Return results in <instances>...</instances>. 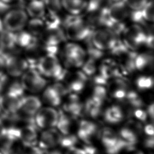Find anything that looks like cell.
Wrapping results in <instances>:
<instances>
[{
	"label": "cell",
	"mask_w": 154,
	"mask_h": 154,
	"mask_svg": "<svg viewBox=\"0 0 154 154\" xmlns=\"http://www.w3.org/2000/svg\"><path fill=\"white\" fill-rule=\"evenodd\" d=\"M154 107H153V103H151L147 107V109L146 110V112L147 114V116L149 117V118L153 120V115H154Z\"/></svg>",
	"instance_id": "f907efd6"
},
{
	"label": "cell",
	"mask_w": 154,
	"mask_h": 154,
	"mask_svg": "<svg viewBox=\"0 0 154 154\" xmlns=\"http://www.w3.org/2000/svg\"><path fill=\"white\" fill-rule=\"evenodd\" d=\"M26 1H32V0H26Z\"/></svg>",
	"instance_id": "91938a15"
},
{
	"label": "cell",
	"mask_w": 154,
	"mask_h": 154,
	"mask_svg": "<svg viewBox=\"0 0 154 154\" xmlns=\"http://www.w3.org/2000/svg\"><path fill=\"white\" fill-rule=\"evenodd\" d=\"M26 26H27V31L36 37H40L45 29L44 22L41 18H32L28 21Z\"/></svg>",
	"instance_id": "f1b7e54d"
},
{
	"label": "cell",
	"mask_w": 154,
	"mask_h": 154,
	"mask_svg": "<svg viewBox=\"0 0 154 154\" xmlns=\"http://www.w3.org/2000/svg\"><path fill=\"white\" fill-rule=\"evenodd\" d=\"M104 0H87V7L85 12L87 14L93 13L102 7Z\"/></svg>",
	"instance_id": "ab89813d"
},
{
	"label": "cell",
	"mask_w": 154,
	"mask_h": 154,
	"mask_svg": "<svg viewBox=\"0 0 154 154\" xmlns=\"http://www.w3.org/2000/svg\"><path fill=\"white\" fill-rule=\"evenodd\" d=\"M20 77V81L24 90L31 93L41 91L46 85V81L34 67H29Z\"/></svg>",
	"instance_id": "5b68a950"
},
{
	"label": "cell",
	"mask_w": 154,
	"mask_h": 154,
	"mask_svg": "<svg viewBox=\"0 0 154 154\" xmlns=\"http://www.w3.org/2000/svg\"><path fill=\"white\" fill-rule=\"evenodd\" d=\"M16 134L25 147L35 146L37 140V127L34 125L26 124L22 127L16 126Z\"/></svg>",
	"instance_id": "5bb4252c"
},
{
	"label": "cell",
	"mask_w": 154,
	"mask_h": 154,
	"mask_svg": "<svg viewBox=\"0 0 154 154\" xmlns=\"http://www.w3.org/2000/svg\"><path fill=\"white\" fill-rule=\"evenodd\" d=\"M109 17L112 22H121L129 17L130 11L124 2L111 4L107 7Z\"/></svg>",
	"instance_id": "d6986e66"
},
{
	"label": "cell",
	"mask_w": 154,
	"mask_h": 154,
	"mask_svg": "<svg viewBox=\"0 0 154 154\" xmlns=\"http://www.w3.org/2000/svg\"><path fill=\"white\" fill-rule=\"evenodd\" d=\"M0 154H2V153L0 152Z\"/></svg>",
	"instance_id": "94428289"
},
{
	"label": "cell",
	"mask_w": 154,
	"mask_h": 154,
	"mask_svg": "<svg viewBox=\"0 0 154 154\" xmlns=\"http://www.w3.org/2000/svg\"><path fill=\"white\" fill-rule=\"evenodd\" d=\"M129 17H130L131 20L135 24L138 25H144L146 22L143 18L141 10L140 11H132L131 10L129 13Z\"/></svg>",
	"instance_id": "7bdbcfd3"
},
{
	"label": "cell",
	"mask_w": 154,
	"mask_h": 154,
	"mask_svg": "<svg viewBox=\"0 0 154 154\" xmlns=\"http://www.w3.org/2000/svg\"><path fill=\"white\" fill-rule=\"evenodd\" d=\"M101 106L94 101L91 97L88 99L84 105H83L84 113L91 118L96 119L100 114Z\"/></svg>",
	"instance_id": "f546056e"
},
{
	"label": "cell",
	"mask_w": 154,
	"mask_h": 154,
	"mask_svg": "<svg viewBox=\"0 0 154 154\" xmlns=\"http://www.w3.org/2000/svg\"><path fill=\"white\" fill-rule=\"evenodd\" d=\"M5 74V58L0 55V77Z\"/></svg>",
	"instance_id": "681fc988"
},
{
	"label": "cell",
	"mask_w": 154,
	"mask_h": 154,
	"mask_svg": "<svg viewBox=\"0 0 154 154\" xmlns=\"http://www.w3.org/2000/svg\"><path fill=\"white\" fill-rule=\"evenodd\" d=\"M10 7V5L4 4L2 2H0V14L6 12L8 10H9Z\"/></svg>",
	"instance_id": "816d5d0a"
},
{
	"label": "cell",
	"mask_w": 154,
	"mask_h": 154,
	"mask_svg": "<svg viewBox=\"0 0 154 154\" xmlns=\"http://www.w3.org/2000/svg\"><path fill=\"white\" fill-rule=\"evenodd\" d=\"M88 41V48H87V54L89 55V58L97 60L101 58L103 55V51H101L95 48L91 43L89 37L87 38ZM86 39V40H87Z\"/></svg>",
	"instance_id": "60d3db41"
},
{
	"label": "cell",
	"mask_w": 154,
	"mask_h": 154,
	"mask_svg": "<svg viewBox=\"0 0 154 154\" xmlns=\"http://www.w3.org/2000/svg\"><path fill=\"white\" fill-rule=\"evenodd\" d=\"M153 136H148L144 141V145L147 148L152 149L153 147Z\"/></svg>",
	"instance_id": "bcb514c9"
},
{
	"label": "cell",
	"mask_w": 154,
	"mask_h": 154,
	"mask_svg": "<svg viewBox=\"0 0 154 154\" xmlns=\"http://www.w3.org/2000/svg\"><path fill=\"white\" fill-rule=\"evenodd\" d=\"M148 0H124L128 8L132 11H140L147 4Z\"/></svg>",
	"instance_id": "f35d334b"
},
{
	"label": "cell",
	"mask_w": 154,
	"mask_h": 154,
	"mask_svg": "<svg viewBox=\"0 0 154 154\" xmlns=\"http://www.w3.org/2000/svg\"><path fill=\"white\" fill-rule=\"evenodd\" d=\"M63 108L65 112L69 114L72 118L78 117L84 113L83 104L80 102L78 95L75 93L69 94Z\"/></svg>",
	"instance_id": "44dd1931"
},
{
	"label": "cell",
	"mask_w": 154,
	"mask_h": 154,
	"mask_svg": "<svg viewBox=\"0 0 154 154\" xmlns=\"http://www.w3.org/2000/svg\"><path fill=\"white\" fill-rule=\"evenodd\" d=\"M4 29V26H3L2 17H0V32H1Z\"/></svg>",
	"instance_id": "9f6ffc18"
},
{
	"label": "cell",
	"mask_w": 154,
	"mask_h": 154,
	"mask_svg": "<svg viewBox=\"0 0 154 154\" xmlns=\"http://www.w3.org/2000/svg\"><path fill=\"white\" fill-rule=\"evenodd\" d=\"M87 79V76L82 71H78L70 75L66 83L69 91L75 94L81 92L84 88Z\"/></svg>",
	"instance_id": "7402d4cb"
},
{
	"label": "cell",
	"mask_w": 154,
	"mask_h": 154,
	"mask_svg": "<svg viewBox=\"0 0 154 154\" xmlns=\"http://www.w3.org/2000/svg\"><path fill=\"white\" fill-rule=\"evenodd\" d=\"M61 137V134L58 130L53 128L48 129L40 135L38 141L39 147L43 150L53 148L60 144Z\"/></svg>",
	"instance_id": "ac0fdd59"
},
{
	"label": "cell",
	"mask_w": 154,
	"mask_h": 154,
	"mask_svg": "<svg viewBox=\"0 0 154 154\" xmlns=\"http://www.w3.org/2000/svg\"><path fill=\"white\" fill-rule=\"evenodd\" d=\"M46 11L42 0L29 1L26 5V13L31 18H42Z\"/></svg>",
	"instance_id": "d4e9b609"
},
{
	"label": "cell",
	"mask_w": 154,
	"mask_h": 154,
	"mask_svg": "<svg viewBox=\"0 0 154 154\" xmlns=\"http://www.w3.org/2000/svg\"><path fill=\"white\" fill-rule=\"evenodd\" d=\"M106 1L108 4V5H109L111 4L120 2H124V0H106Z\"/></svg>",
	"instance_id": "11a10c76"
},
{
	"label": "cell",
	"mask_w": 154,
	"mask_h": 154,
	"mask_svg": "<svg viewBox=\"0 0 154 154\" xmlns=\"http://www.w3.org/2000/svg\"><path fill=\"white\" fill-rule=\"evenodd\" d=\"M128 84L125 79L115 78L108 85V92L115 99L124 100L128 91Z\"/></svg>",
	"instance_id": "ffe728a7"
},
{
	"label": "cell",
	"mask_w": 154,
	"mask_h": 154,
	"mask_svg": "<svg viewBox=\"0 0 154 154\" xmlns=\"http://www.w3.org/2000/svg\"><path fill=\"white\" fill-rule=\"evenodd\" d=\"M65 154H75V153H74V152H73V150L72 147H71V148H70V149H68L67 151L66 152V153Z\"/></svg>",
	"instance_id": "6f0895ef"
},
{
	"label": "cell",
	"mask_w": 154,
	"mask_h": 154,
	"mask_svg": "<svg viewBox=\"0 0 154 154\" xmlns=\"http://www.w3.org/2000/svg\"><path fill=\"white\" fill-rule=\"evenodd\" d=\"M28 67L25 58L17 54H12L5 58V73L10 77H20Z\"/></svg>",
	"instance_id": "ba28073f"
},
{
	"label": "cell",
	"mask_w": 154,
	"mask_h": 154,
	"mask_svg": "<svg viewBox=\"0 0 154 154\" xmlns=\"http://www.w3.org/2000/svg\"><path fill=\"white\" fill-rule=\"evenodd\" d=\"M44 22L45 28H54L61 26V20L57 13L46 11L42 18Z\"/></svg>",
	"instance_id": "1f68e13d"
},
{
	"label": "cell",
	"mask_w": 154,
	"mask_h": 154,
	"mask_svg": "<svg viewBox=\"0 0 154 154\" xmlns=\"http://www.w3.org/2000/svg\"><path fill=\"white\" fill-rule=\"evenodd\" d=\"M15 33L4 29L0 32V55L4 58L15 52L16 49Z\"/></svg>",
	"instance_id": "e0dca14e"
},
{
	"label": "cell",
	"mask_w": 154,
	"mask_h": 154,
	"mask_svg": "<svg viewBox=\"0 0 154 154\" xmlns=\"http://www.w3.org/2000/svg\"><path fill=\"white\" fill-rule=\"evenodd\" d=\"M2 20L4 29L15 33L26 26L28 16L23 8H15L5 12Z\"/></svg>",
	"instance_id": "7a4b0ae2"
},
{
	"label": "cell",
	"mask_w": 154,
	"mask_h": 154,
	"mask_svg": "<svg viewBox=\"0 0 154 154\" xmlns=\"http://www.w3.org/2000/svg\"><path fill=\"white\" fill-rule=\"evenodd\" d=\"M40 37L44 45L52 46H58L67 38L64 30L61 26L54 28H45Z\"/></svg>",
	"instance_id": "9a60e30c"
},
{
	"label": "cell",
	"mask_w": 154,
	"mask_h": 154,
	"mask_svg": "<svg viewBox=\"0 0 154 154\" xmlns=\"http://www.w3.org/2000/svg\"><path fill=\"white\" fill-rule=\"evenodd\" d=\"M37 37L31 35L28 31L21 30L15 32L16 45L17 47L25 49L32 44Z\"/></svg>",
	"instance_id": "4316f807"
},
{
	"label": "cell",
	"mask_w": 154,
	"mask_h": 154,
	"mask_svg": "<svg viewBox=\"0 0 154 154\" xmlns=\"http://www.w3.org/2000/svg\"><path fill=\"white\" fill-rule=\"evenodd\" d=\"M153 59V55L149 53L137 54L134 60L135 70H143L147 67L152 65Z\"/></svg>",
	"instance_id": "4dcf8cb0"
},
{
	"label": "cell",
	"mask_w": 154,
	"mask_h": 154,
	"mask_svg": "<svg viewBox=\"0 0 154 154\" xmlns=\"http://www.w3.org/2000/svg\"><path fill=\"white\" fill-rule=\"evenodd\" d=\"M82 72L87 76H90L94 75L96 71V60L91 58H88L84 61L81 66Z\"/></svg>",
	"instance_id": "e575fe53"
},
{
	"label": "cell",
	"mask_w": 154,
	"mask_h": 154,
	"mask_svg": "<svg viewBox=\"0 0 154 154\" xmlns=\"http://www.w3.org/2000/svg\"><path fill=\"white\" fill-rule=\"evenodd\" d=\"M66 37L72 41L86 40L92 32V28L87 22L81 17L78 21L64 26Z\"/></svg>",
	"instance_id": "52a82bcc"
},
{
	"label": "cell",
	"mask_w": 154,
	"mask_h": 154,
	"mask_svg": "<svg viewBox=\"0 0 154 154\" xmlns=\"http://www.w3.org/2000/svg\"><path fill=\"white\" fill-rule=\"evenodd\" d=\"M23 154H45V152L40 147L32 146L25 149Z\"/></svg>",
	"instance_id": "ee69618b"
},
{
	"label": "cell",
	"mask_w": 154,
	"mask_h": 154,
	"mask_svg": "<svg viewBox=\"0 0 154 154\" xmlns=\"http://www.w3.org/2000/svg\"><path fill=\"white\" fill-rule=\"evenodd\" d=\"M0 141V152L2 154H23L25 149L17 135L15 126L7 128Z\"/></svg>",
	"instance_id": "277c9868"
},
{
	"label": "cell",
	"mask_w": 154,
	"mask_h": 154,
	"mask_svg": "<svg viewBox=\"0 0 154 154\" xmlns=\"http://www.w3.org/2000/svg\"><path fill=\"white\" fill-rule=\"evenodd\" d=\"M0 97H1V96H0ZM0 114L2 115V111H1V105H0Z\"/></svg>",
	"instance_id": "680465c9"
},
{
	"label": "cell",
	"mask_w": 154,
	"mask_h": 154,
	"mask_svg": "<svg viewBox=\"0 0 154 154\" xmlns=\"http://www.w3.org/2000/svg\"><path fill=\"white\" fill-rule=\"evenodd\" d=\"M43 100L46 103L52 106H57L61 103V97L51 85L45 89L43 93Z\"/></svg>",
	"instance_id": "83f0119b"
},
{
	"label": "cell",
	"mask_w": 154,
	"mask_h": 154,
	"mask_svg": "<svg viewBox=\"0 0 154 154\" xmlns=\"http://www.w3.org/2000/svg\"><path fill=\"white\" fill-rule=\"evenodd\" d=\"M131 116H134L135 118L138 120L143 122H146L148 117L146 111L142 109L141 108H137L132 109Z\"/></svg>",
	"instance_id": "b9f144b4"
},
{
	"label": "cell",
	"mask_w": 154,
	"mask_h": 154,
	"mask_svg": "<svg viewBox=\"0 0 154 154\" xmlns=\"http://www.w3.org/2000/svg\"><path fill=\"white\" fill-rule=\"evenodd\" d=\"M56 126L58 131L64 135L70 134L72 128V119L64 111H58V119Z\"/></svg>",
	"instance_id": "484cf974"
},
{
	"label": "cell",
	"mask_w": 154,
	"mask_h": 154,
	"mask_svg": "<svg viewBox=\"0 0 154 154\" xmlns=\"http://www.w3.org/2000/svg\"><path fill=\"white\" fill-rule=\"evenodd\" d=\"M78 143V137L75 135L68 134L61 137L60 144L64 148L70 149L73 147H75V145Z\"/></svg>",
	"instance_id": "8d00e7d4"
},
{
	"label": "cell",
	"mask_w": 154,
	"mask_h": 154,
	"mask_svg": "<svg viewBox=\"0 0 154 154\" xmlns=\"http://www.w3.org/2000/svg\"><path fill=\"white\" fill-rule=\"evenodd\" d=\"M143 128L140 122L130 120L121 128L119 136L128 143L135 145L141 135Z\"/></svg>",
	"instance_id": "8fae6325"
},
{
	"label": "cell",
	"mask_w": 154,
	"mask_h": 154,
	"mask_svg": "<svg viewBox=\"0 0 154 154\" xmlns=\"http://www.w3.org/2000/svg\"><path fill=\"white\" fill-rule=\"evenodd\" d=\"M125 117L123 109L118 105H112L108 108L103 113L105 121L109 124H117L121 122Z\"/></svg>",
	"instance_id": "603a6c76"
},
{
	"label": "cell",
	"mask_w": 154,
	"mask_h": 154,
	"mask_svg": "<svg viewBox=\"0 0 154 154\" xmlns=\"http://www.w3.org/2000/svg\"><path fill=\"white\" fill-rule=\"evenodd\" d=\"M141 13L143 18L146 22L153 21V4L152 1H148L147 4L141 9Z\"/></svg>",
	"instance_id": "d590c367"
},
{
	"label": "cell",
	"mask_w": 154,
	"mask_h": 154,
	"mask_svg": "<svg viewBox=\"0 0 154 154\" xmlns=\"http://www.w3.org/2000/svg\"><path fill=\"white\" fill-rule=\"evenodd\" d=\"M6 126L3 120L0 117V140L3 137L6 132Z\"/></svg>",
	"instance_id": "c3c4849f"
},
{
	"label": "cell",
	"mask_w": 154,
	"mask_h": 154,
	"mask_svg": "<svg viewBox=\"0 0 154 154\" xmlns=\"http://www.w3.org/2000/svg\"><path fill=\"white\" fill-rule=\"evenodd\" d=\"M107 92V90L103 85H96L93 89V94L91 97L97 103L102 105L106 97Z\"/></svg>",
	"instance_id": "d6a6232c"
},
{
	"label": "cell",
	"mask_w": 154,
	"mask_h": 154,
	"mask_svg": "<svg viewBox=\"0 0 154 154\" xmlns=\"http://www.w3.org/2000/svg\"><path fill=\"white\" fill-rule=\"evenodd\" d=\"M58 111L52 107L40 108L34 116L37 127L42 129L52 128L57 125Z\"/></svg>",
	"instance_id": "9c48e42d"
},
{
	"label": "cell",
	"mask_w": 154,
	"mask_h": 154,
	"mask_svg": "<svg viewBox=\"0 0 154 154\" xmlns=\"http://www.w3.org/2000/svg\"><path fill=\"white\" fill-rule=\"evenodd\" d=\"M84 150L87 154H102L101 152L96 147L90 145L85 146Z\"/></svg>",
	"instance_id": "f6af8a7d"
},
{
	"label": "cell",
	"mask_w": 154,
	"mask_h": 154,
	"mask_svg": "<svg viewBox=\"0 0 154 154\" xmlns=\"http://www.w3.org/2000/svg\"><path fill=\"white\" fill-rule=\"evenodd\" d=\"M24 89L20 81L10 77L5 73L0 77V96L5 94H13L23 96Z\"/></svg>",
	"instance_id": "7c38bea8"
},
{
	"label": "cell",
	"mask_w": 154,
	"mask_h": 154,
	"mask_svg": "<svg viewBox=\"0 0 154 154\" xmlns=\"http://www.w3.org/2000/svg\"><path fill=\"white\" fill-rule=\"evenodd\" d=\"M126 152L129 153V154H144L141 151L136 149L135 147L128 150V151H126Z\"/></svg>",
	"instance_id": "f5cc1de1"
},
{
	"label": "cell",
	"mask_w": 154,
	"mask_h": 154,
	"mask_svg": "<svg viewBox=\"0 0 154 154\" xmlns=\"http://www.w3.org/2000/svg\"><path fill=\"white\" fill-rule=\"evenodd\" d=\"M87 52L80 46L69 43L64 49V55L67 63L76 67H80L85 61Z\"/></svg>",
	"instance_id": "30bf717a"
},
{
	"label": "cell",
	"mask_w": 154,
	"mask_h": 154,
	"mask_svg": "<svg viewBox=\"0 0 154 154\" xmlns=\"http://www.w3.org/2000/svg\"><path fill=\"white\" fill-rule=\"evenodd\" d=\"M99 131L94 123L90 120H82L79 124L77 137L84 143L90 144L96 136L98 137Z\"/></svg>",
	"instance_id": "2e32d148"
},
{
	"label": "cell",
	"mask_w": 154,
	"mask_h": 154,
	"mask_svg": "<svg viewBox=\"0 0 154 154\" xmlns=\"http://www.w3.org/2000/svg\"><path fill=\"white\" fill-rule=\"evenodd\" d=\"M47 11L58 13L62 8L61 0H42Z\"/></svg>",
	"instance_id": "74e56055"
},
{
	"label": "cell",
	"mask_w": 154,
	"mask_h": 154,
	"mask_svg": "<svg viewBox=\"0 0 154 154\" xmlns=\"http://www.w3.org/2000/svg\"><path fill=\"white\" fill-rule=\"evenodd\" d=\"M89 39L91 44L101 51H110L118 41V36L110 29L102 28L92 31Z\"/></svg>",
	"instance_id": "3957f363"
},
{
	"label": "cell",
	"mask_w": 154,
	"mask_h": 154,
	"mask_svg": "<svg viewBox=\"0 0 154 154\" xmlns=\"http://www.w3.org/2000/svg\"><path fill=\"white\" fill-rule=\"evenodd\" d=\"M147 33L140 25L133 24L126 28L122 42L129 49L135 51L144 45Z\"/></svg>",
	"instance_id": "8992f818"
},
{
	"label": "cell",
	"mask_w": 154,
	"mask_h": 154,
	"mask_svg": "<svg viewBox=\"0 0 154 154\" xmlns=\"http://www.w3.org/2000/svg\"><path fill=\"white\" fill-rule=\"evenodd\" d=\"M35 69L42 76L61 81L67 72L63 69L56 54H46L37 61Z\"/></svg>",
	"instance_id": "6da1fadb"
},
{
	"label": "cell",
	"mask_w": 154,
	"mask_h": 154,
	"mask_svg": "<svg viewBox=\"0 0 154 154\" xmlns=\"http://www.w3.org/2000/svg\"><path fill=\"white\" fill-rule=\"evenodd\" d=\"M23 96L13 94L1 95L0 97V105L2 114L1 117L16 114L20 108Z\"/></svg>",
	"instance_id": "4fadbf2b"
},
{
	"label": "cell",
	"mask_w": 154,
	"mask_h": 154,
	"mask_svg": "<svg viewBox=\"0 0 154 154\" xmlns=\"http://www.w3.org/2000/svg\"><path fill=\"white\" fill-rule=\"evenodd\" d=\"M136 85L140 90H149L153 85V79L150 76H140L136 80Z\"/></svg>",
	"instance_id": "836d02e7"
},
{
	"label": "cell",
	"mask_w": 154,
	"mask_h": 154,
	"mask_svg": "<svg viewBox=\"0 0 154 154\" xmlns=\"http://www.w3.org/2000/svg\"><path fill=\"white\" fill-rule=\"evenodd\" d=\"M144 132L148 136H153V124H147L143 129Z\"/></svg>",
	"instance_id": "7dc6e473"
},
{
	"label": "cell",
	"mask_w": 154,
	"mask_h": 154,
	"mask_svg": "<svg viewBox=\"0 0 154 154\" xmlns=\"http://www.w3.org/2000/svg\"><path fill=\"white\" fill-rule=\"evenodd\" d=\"M61 2L62 8L73 15H80L87 7V0H61Z\"/></svg>",
	"instance_id": "cb8c5ba5"
},
{
	"label": "cell",
	"mask_w": 154,
	"mask_h": 154,
	"mask_svg": "<svg viewBox=\"0 0 154 154\" xmlns=\"http://www.w3.org/2000/svg\"><path fill=\"white\" fill-rule=\"evenodd\" d=\"M20 0H0V2H2L4 4L8 5H11L13 4H14L16 2H18Z\"/></svg>",
	"instance_id": "db71d44e"
}]
</instances>
